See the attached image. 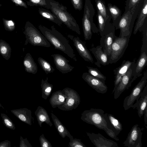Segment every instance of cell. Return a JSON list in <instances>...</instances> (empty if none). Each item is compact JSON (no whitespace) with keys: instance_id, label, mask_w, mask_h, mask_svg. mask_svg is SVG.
I'll return each mask as SVG.
<instances>
[{"instance_id":"1","label":"cell","mask_w":147,"mask_h":147,"mask_svg":"<svg viewBox=\"0 0 147 147\" xmlns=\"http://www.w3.org/2000/svg\"><path fill=\"white\" fill-rule=\"evenodd\" d=\"M38 27L55 49L61 51L74 61H77L74 51L68 40L56 29L54 26H51V29L40 24L38 26Z\"/></svg>"},{"instance_id":"2","label":"cell","mask_w":147,"mask_h":147,"mask_svg":"<svg viewBox=\"0 0 147 147\" xmlns=\"http://www.w3.org/2000/svg\"><path fill=\"white\" fill-rule=\"evenodd\" d=\"M104 111L102 109L91 108L89 110H85L82 113L81 119L87 123L104 130L109 137L116 141L119 140L117 137L118 135L108 128L104 117Z\"/></svg>"},{"instance_id":"3","label":"cell","mask_w":147,"mask_h":147,"mask_svg":"<svg viewBox=\"0 0 147 147\" xmlns=\"http://www.w3.org/2000/svg\"><path fill=\"white\" fill-rule=\"evenodd\" d=\"M49 9L51 12L69 28L80 35L79 26L74 17L67 11L66 7L54 0H49Z\"/></svg>"},{"instance_id":"4","label":"cell","mask_w":147,"mask_h":147,"mask_svg":"<svg viewBox=\"0 0 147 147\" xmlns=\"http://www.w3.org/2000/svg\"><path fill=\"white\" fill-rule=\"evenodd\" d=\"M95 13V9L90 0H85L82 26L84 39L85 40L90 39L92 33H98V28L94 23L93 17Z\"/></svg>"},{"instance_id":"5","label":"cell","mask_w":147,"mask_h":147,"mask_svg":"<svg viewBox=\"0 0 147 147\" xmlns=\"http://www.w3.org/2000/svg\"><path fill=\"white\" fill-rule=\"evenodd\" d=\"M26 40L25 45L30 43L34 46L50 47L51 44L44 36L30 22L27 21L23 32Z\"/></svg>"},{"instance_id":"6","label":"cell","mask_w":147,"mask_h":147,"mask_svg":"<svg viewBox=\"0 0 147 147\" xmlns=\"http://www.w3.org/2000/svg\"><path fill=\"white\" fill-rule=\"evenodd\" d=\"M140 9H135L133 13L130 10L125 11L118 24V28L120 30L119 37L131 36L134 22Z\"/></svg>"},{"instance_id":"7","label":"cell","mask_w":147,"mask_h":147,"mask_svg":"<svg viewBox=\"0 0 147 147\" xmlns=\"http://www.w3.org/2000/svg\"><path fill=\"white\" fill-rule=\"evenodd\" d=\"M130 36H128L122 37L115 35L109 56L110 64L116 63L122 57L128 45Z\"/></svg>"},{"instance_id":"8","label":"cell","mask_w":147,"mask_h":147,"mask_svg":"<svg viewBox=\"0 0 147 147\" xmlns=\"http://www.w3.org/2000/svg\"><path fill=\"white\" fill-rule=\"evenodd\" d=\"M147 82V71L146 70L140 80L133 89L130 94L125 98L123 107L125 110L132 108L135 101L137 102Z\"/></svg>"},{"instance_id":"9","label":"cell","mask_w":147,"mask_h":147,"mask_svg":"<svg viewBox=\"0 0 147 147\" xmlns=\"http://www.w3.org/2000/svg\"><path fill=\"white\" fill-rule=\"evenodd\" d=\"M62 90L67 98L64 103L57 107L58 108L63 111H71L76 108L80 102V98L78 92L68 87L64 88Z\"/></svg>"},{"instance_id":"10","label":"cell","mask_w":147,"mask_h":147,"mask_svg":"<svg viewBox=\"0 0 147 147\" xmlns=\"http://www.w3.org/2000/svg\"><path fill=\"white\" fill-rule=\"evenodd\" d=\"M142 133L139 125L136 124L132 126L126 140L123 143L128 147H142Z\"/></svg>"},{"instance_id":"11","label":"cell","mask_w":147,"mask_h":147,"mask_svg":"<svg viewBox=\"0 0 147 147\" xmlns=\"http://www.w3.org/2000/svg\"><path fill=\"white\" fill-rule=\"evenodd\" d=\"M67 36L73 42L80 56L85 61L93 63V58L85 43L77 36L68 34Z\"/></svg>"},{"instance_id":"12","label":"cell","mask_w":147,"mask_h":147,"mask_svg":"<svg viewBox=\"0 0 147 147\" xmlns=\"http://www.w3.org/2000/svg\"><path fill=\"white\" fill-rule=\"evenodd\" d=\"M134 63L132 65L122 77L119 83L115 88L114 92V97L115 99H117L123 92L128 90L131 86L132 83L131 80L132 68Z\"/></svg>"},{"instance_id":"13","label":"cell","mask_w":147,"mask_h":147,"mask_svg":"<svg viewBox=\"0 0 147 147\" xmlns=\"http://www.w3.org/2000/svg\"><path fill=\"white\" fill-rule=\"evenodd\" d=\"M82 78L97 92L102 94L107 92L108 87L105 84V81L96 78L86 72L83 74Z\"/></svg>"},{"instance_id":"14","label":"cell","mask_w":147,"mask_h":147,"mask_svg":"<svg viewBox=\"0 0 147 147\" xmlns=\"http://www.w3.org/2000/svg\"><path fill=\"white\" fill-rule=\"evenodd\" d=\"M91 142L96 147H118V144L114 141L105 138L98 133L86 132Z\"/></svg>"},{"instance_id":"15","label":"cell","mask_w":147,"mask_h":147,"mask_svg":"<svg viewBox=\"0 0 147 147\" xmlns=\"http://www.w3.org/2000/svg\"><path fill=\"white\" fill-rule=\"evenodd\" d=\"M147 64V49L141 50L140 56L132 68V83L142 75V72Z\"/></svg>"},{"instance_id":"16","label":"cell","mask_w":147,"mask_h":147,"mask_svg":"<svg viewBox=\"0 0 147 147\" xmlns=\"http://www.w3.org/2000/svg\"><path fill=\"white\" fill-rule=\"evenodd\" d=\"M56 68L63 74L73 70L74 67L69 64V61L62 55L56 54L51 55Z\"/></svg>"},{"instance_id":"17","label":"cell","mask_w":147,"mask_h":147,"mask_svg":"<svg viewBox=\"0 0 147 147\" xmlns=\"http://www.w3.org/2000/svg\"><path fill=\"white\" fill-rule=\"evenodd\" d=\"M138 16L133 32L134 34L138 31L142 32L143 28L147 25V0H144Z\"/></svg>"},{"instance_id":"18","label":"cell","mask_w":147,"mask_h":147,"mask_svg":"<svg viewBox=\"0 0 147 147\" xmlns=\"http://www.w3.org/2000/svg\"><path fill=\"white\" fill-rule=\"evenodd\" d=\"M135 63V61H131L129 60H124L121 65L113 70L115 74L114 87L113 93L117 86L119 83L122 77L125 75L129 68Z\"/></svg>"},{"instance_id":"19","label":"cell","mask_w":147,"mask_h":147,"mask_svg":"<svg viewBox=\"0 0 147 147\" xmlns=\"http://www.w3.org/2000/svg\"><path fill=\"white\" fill-rule=\"evenodd\" d=\"M115 28L109 30L102 36L100 40V46L103 51L109 56L110 55L111 46L115 36Z\"/></svg>"},{"instance_id":"20","label":"cell","mask_w":147,"mask_h":147,"mask_svg":"<svg viewBox=\"0 0 147 147\" xmlns=\"http://www.w3.org/2000/svg\"><path fill=\"white\" fill-rule=\"evenodd\" d=\"M90 51L97 61L94 64L98 67H100V64L105 66L110 63L109 56L103 51L100 45L92 48Z\"/></svg>"},{"instance_id":"21","label":"cell","mask_w":147,"mask_h":147,"mask_svg":"<svg viewBox=\"0 0 147 147\" xmlns=\"http://www.w3.org/2000/svg\"><path fill=\"white\" fill-rule=\"evenodd\" d=\"M104 117L108 128L118 135L123 129L122 125L120 121L111 114L107 113L104 114Z\"/></svg>"},{"instance_id":"22","label":"cell","mask_w":147,"mask_h":147,"mask_svg":"<svg viewBox=\"0 0 147 147\" xmlns=\"http://www.w3.org/2000/svg\"><path fill=\"white\" fill-rule=\"evenodd\" d=\"M147 85L146 84L138 100L133 105L132 108L137 109L138 115L141 118L144 114L145 109L147 107Z\"/></svg>"},{"instance_id":"23","label":"cell","mask_w":147,"mask_h":147,"mask_svg":"<svg viewBox=\"0 0 147 147\" xmlns=\"http://www.w3.org/2000/svg\"><path fill=\"white\" fill-rule=\"evenodd\" d=\"M11 112L20 120L29 125H31L32 115L31 110L23 108L11 110Z\"/></svg>"},{"instance_id":"24","label":"cell","mask_w":147,"mask_h":147,"mask_svg":"<svg viewBox=\"0 0 147 147\" xmlns=\"http://www.w3.org/2000/svg\"><path fill=\"white\" fill-rule=\"evenodd\" d=\"M37 120L39 126L42 127V124L43 123L51 127L53 124L47 111L43 107L38 106L34 112Z\"/></svg>"},{"instance_id":"25","label":"cell","mask_w":147,"mask_h":147,"mask_svg":"<svg viewBox=\"0 0 147 147\" xmlns=\"http://www.w3.org/2000/svg\"><path fill=\"white\" fill-rule=\"evenodd\" d=\"M67 97L62 90L57 91L52 94L49 101L51 107L53 108L63 104Z\"/></svg>"},{"instance_id":"26","label":"cell","mask_w":147,"mask_h":147,"mask_svg":"<svg viewBox=\"0 0 147 147\" xmlns=\"http://www.w3.org/2000/svg\"><path fill=\"white\" fill-rule=\"evenodd\" d=\"M107 8L112 19V24L115 30L119 29L118 24L122 16L121 10L115 5L110 3L108 4Z\"/></svg>"},{"instance_id":"27","label":"cell","mask_w":147,"mask_h":147,"mask_svg":"<svg viewBox=\"0 0 147 147\" xmlns=\"http://www.w3.org/2000/svg\"><path fill=\"white\" fill-rule=\"evenodd\" d=\"M50 114L55 127L59 135L63 138L66 136L68 137L70 139L73 138V136L57 117L52 113H51Z\"/></svg>"},{"instance_id":"28","label":"cell","mask_w":147,"mask_h":147,"mask_svg":"<svg viewBox=\"0 0 147 147\" xmlns=\"http://www.w3.org/2000/svg\"><path fill=\"white\" fill-rule=\"evenodd\" d=\"M98 30L101 37L115 27L110 22L106 21L98 12L97 14Z\"/></svg>"},{"instance_id":"29","label":"cell","mask_w":147,"mask_h":147,"mask_svg":"<svg viewBox=\"0 0 147 147\" xmlns=\"http://www.w3.org/2000/svg\"><path fill=\"white\" fill-rule=\"evenodd\" d=\"M23 64L26 72L33 74H35L37 72V65L29 53H27L24 57Z\"/></svg>"},{"instance_id":"30","label":"cell","mask_w":147,"mask_h":147,"mask_svg":"<svg viewBox=\"0 0 147 147\" xmlns=\"http://www.w3.org/2000/svg\"><path fill=\"white\" fill-rule=\"evenodd\" d=\"M96 6L98 12L106 21L110 22L111 18L107 7L103 0H95Z\"/></svg>"},{"instance_id":"31","label":"cell","mask_w":147,"mask_h":147,"mask_svg":"<svg viewBox=\"0 0 147 147\" xmlns=\"http://www.w3.org/2000/svg\"><path fill=\"white\" fill-rule=\"evenodd\" d=\"M38 12L39 14L44 18L50 21L61 27L62 23L57 16L47 9L43 8H39Z\"/></svg>"},{"instance_id":"32","label":"cell","mask_w":147,"mask_h":147,"mask_svg":"<svg viewBox=\"0 0 147 147\" xmlns=\"http://www.w3.org/2000/svg\"><path fill=\"white\" fill-rule=\"evenodd\" d=\"M48 77L41 81V87L42 88V97L45 100L47 99L51 94L53 88V85L48 82Z\"/></svg>"},{"instance_id":"33","label":"cell","mask_w":147,"mask_h":147,"mask_svg":"<svg viewBox=\"0 0 147 147\" xmlns=\"http://www.w3.org/2000/svg\"><path fill=\"white\" fill-rule=\"evenodd\" d=\"M11 49L9 44L5 41L0 40V54L4 59L8 60L10 57Z\"/></svg>"},{"instance_id":"34","label":"cell","mask_w":147,"mask_h":147,"mask_svg":"<svg viewBox=\"0 0 147 147\" xmlns=\"http://www.w3.org/2000/svg\"><path fill=\"white\" fill-rule=\"evenodd\" d=\"M144 0H126L125 11L130 10L133 13L135 9L137 7L141 8Z\"/></svg>"},{"instance_id":"35","label":"cell","mask_w":147,"mask_h":147,"mask_svg":"<svg viewBox=\"0 0 147 147\" xmlns=\"http://www.w3.org/2000/svg\"><path fill=\"white\" fill-rule=\"evenodd\" d=\"M38 61L42 69L47 74L53 73L55 71L54 69L50 63L43 58L39 57L38 59Z\"/></svg>"},{"instance_id":"36","label":"cell","mask_w":147,"mask_h":147,"mask_svg":"<svg viewBox=\"0 0 147 147\" xmlns=\"http://www.w3.org/2000/svg\"><path fill=\"white\" fill-rule=\"evenodd\" d=\"M88 69V73L92 76L105 82L106 77L97 68L86 66Z\"/></svg>"},{"instance_id":"37","label":"cell","mask_w":147,"mask_h":147,"mask_svg":"<svg viewBox=\"0 0 147 147\" xmlns=\"http://www.w3.org/2000/svg\"><path fill=\"white\" fill-rule=\"evenodd\" d=\"M28 5L30 6L43 7L47 9H50L49 0H29Z\"/></svg>"},{"instance_id":"38","label":"cell","mask_w":147,"mask_h":147,"mask_svg":"<svg viewBox=\"0 0 147 147\" xmlns=\"http://www.w3.org/2000/svg\"><path fill=\"white\" fill-rule=\"evenodd\" d=\"M1 114L4 125L9 129L15 130L16 129L15 125L11 119L5 114L1 113Z\"/></svg>"},{"instance_id":"39","label":"cell","mask_w":147,"mask_h":147,"mask_svg":"<svg viewBox=\"0 0 147 147\" xmlns=\"http://www.w3.org/2000/svg\"><path fill=\"white\" fill-rule=\"evenodd\" d=\"M2 20L5 29L6 30L12 31L15 30L16 25L13 20H7L3 18Z\"/></svg>"},{"instance_id":"40","label":"cell","mask_w":147,"mask_h":147,"mask_svg":"<svg viewBox=\"0 0 147 147\" xmlns=\"http://www.w3.org/2000/svg\"><path fill=\"white\" fill-rule=\"evenodd\" d=\"M70 142L69 143L68 146L69 147H86L81 141V140L73 138L70 139Z\"/></svg>"},{"instance_id":"41","label":"cell","mask_w":147,"mask_h":147,"mask_svg":"<svg viewBox=\"0 0 147 147\" xmlns=\"http://www.w3.org/2000/svg\"><path fill=\"white\" fill-rule=\"evenodd\" d=\"M40 146L41 147H52L50 142L45 138L42 134L39 138Z\"/></svg>"},{"instance_id":"42","label":"cell","mask_w":147,"mask_h":147,"mask_svg":"<svg viewBox=\"0 0 147 147\" xmlns=\"http://www.w3.org/2000/svg\"><path fill=\"white\" fill-rule=\"evenodd\" d=\"M143 33L142 44L141 49H147V26L142 30Z\"/></svg>"},{"instance_id":"43","label":"cell","mask_w":147,"mask_h":147,"mask_svg":"<svg viewBox=\"0 0 147 147\" xmlns=\"http://www.w3.org/2000/svg\"><path fill=\"white\" fill-rule=\"evenodd\" d=\"M72 4L76 10L81 11L83 8V0H70Z\"/></svg>"},{"instance_id":"44","label":"cell","mask_w":147,"mask_h":147,"mask_svg":"<svg viewBox=\"0 0 147 147\" xmlns=\"http://www.w3.org/2000/svg\"><path fill=\"white\" fill-rule=\"evenodd\" d=\"M20 147H32V146L29 143L26 138H23L21 136H20Z\"/></svg>"},{"instance_id":"45","label":"cell","mask_w":147,"mask_h":147,"mask_svg":"<svg viewBox=\"0 0 147 147\" xmlns=\"http://www.w3.org/2000/svg\"><path fill=\"white\" fill-rule=\"evenodd\" d=\"M16 5L27 8L26 3L23 0H11Z\"/></svg>"},{"instance_id":"46","label":"cell","mask_w":147,"mask_h":147,"mask_svg":"<svg viewBox=\"0 0 147 147\" xmlns=\"http://www.w3.org/2000/svg\"><path fill=\"white\" fill-rule=\"evenodd\" d=\"M11 146L10 142L6 140L0 142V147H10Z\"/></svg>"},{"instance_id":"47","label":"cell","mask_w":147,"mask_h":147,"mask_svg":"<svg viewBox=\"0 0 147 147\" xmlns=\"http://www.w3.org/2000/svg\"><path fill=\"white\" fill-rule=\"evenodd\" d=\"M144 123L145 125V127L147 128V107L146 108L144 111Z\"/></svg>"},{"instance_id":"48","label":"cell","mask_w":147,"mask_h":147,"mask_svg":"<svg viewBox=\"0 0 147 147\" xmlns=\"http://www.w3.org/2000/svg\"><path fill=\"white\" fill-rule=\"evenodd\" d=\"M0 107H2V106L1 105V104L0 103Z\"/></svg>"},{"instance_id":"49","label":"cell","mask_w":147,"mask_h":147,"mask_svg":"<svg viewBox=\"0 0 147 147\" xmlns=\"http://www.w3.org/2000/svg\"></svg>"}]
</instances>
